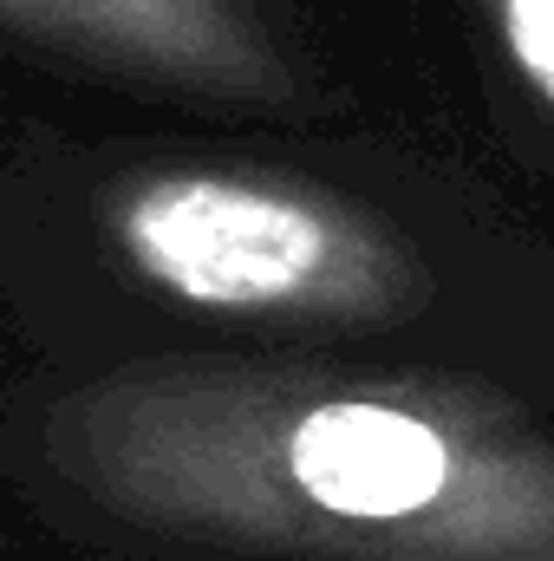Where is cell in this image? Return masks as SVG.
Masks as SVG:
<instances>
[{"label":"cell","mask_w":554,"mask_h":561,"mask_svg":"<svg viewBox=\"0 0 554 561\" xmlns=\"http://www.w3.org/2000/svg\"><path fill=\"white\" fill-rule=\"evenodd\" d=\"M125 236L163 287L203 307H275L333 268V229L242 183H170L131 203Z\"/></svg>","instance_id":"1"},{"label":"cell","mask_w":554,"mask_h":561,"mask_svg":"<svg viewBox=\"0 0 554 561\" xmlns=\"http://www.w3.org/2000/svg\"><path fill=\"white\" fill-rule=\"evenodd\" d=\"M503 20H509V46H516L522 72L554 99V0H509Z\"/></svg>","instance_id":"2"}]
</instances>
